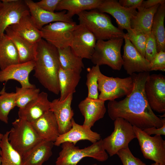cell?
I'll return each mask as SVG.
<instances>
[{"label":"cell","mask_w":165,"mask_h":165,"mask_svg":"<svg viewBox=\"0 0 165 165\" xmlns=\"http://www.w3.org/2000/svg\"><path fill=\"white\" fill-rule=\"evenodd\" d=\"M150 75L148 72L133 74L130 75L134 84L131 93L122 100L109 101L108 112L112 120L122 118L142 130L153 126L157 128L162 126L163 119L154 113L145 94V84Z\"/></svg>","instance_id":"cell-1"},{"label":"cell","mask_w":165,"mask_h":165,"mask_svg":"<svg viewBox=\"0 0 165 165\" xmlns=\"http://www.w3.org/2000/svg\"><path fill=\"white\" fill-rule=\"evenodd\" d=\"M34 61V76L48 90L59 94L60 64L57 49L42 38L37 43Z\"/></svg>","instance_id":"cell-2"},{"label":"cell","mask_w":165,"mask_h":165,"mask_svg":"<svg viewBox=\"0 0 165 165\" xmlns=\"http://www.w3.org/2000/svg\"><path fill=\"white\" fill-rule=\"evenodd\" d=\"M79 24L85 27L97 40L123 38L125 33L112 23L110 17L97 9L83 11L78 15Z\"/></svg>","instance_id":"cell-3"},{"label":"cell","mask_w":165,"mask_h":165,"mask_svg":"<svg viewBox=\"0 0 165 165\" xmlns=\"http://www.w3.org/2000/svg\"><path fill=\"white\" fill-rule=\"evenodd\" d=\"M55 162V165H77L83 158L89 157L100 162L106 161L108 154L104 149L102 139L83 148L80 149L73 144L64 142Z\"/></svg>","instance_id":"cell-4"},{"label":"cell","mask_w":165,"mask_h":165,"mask_svg":"<svg viewBox=\"0 0 165 165\" xmlns=\"http://www.w3.org/2000/svg\"><path fill=\"white\" fill-rule=\"evenodd\" d=\"M12 124L8 140L21 156L42 140L30 122L19 118Z\"/></svg>","instance_id":"cell-5"},{"label":"cell","mask_w":165,"mask_h":165,"mask_svg":"<svg viewBox=\"0 0 165 165\" xmlns=\"http://www.w3.org/2000/svg\"><path fill=\"white\" fill-rule=\"evenodd\" d=\"M123 40L120 38L97 40L91 62L95 65H106L113 70H120L123 65L121 50Z\"/></svg>","instance_id":"cell-6"},{"label":"cell","mask_w":165,"mask_h":165,"mask_svg":"<svg viewBox=\"0 0 165 165\" xmlns=\"http://www.w3.org/2000/svg\"><path fill=\"white\" fill-rule=\"evenodd\" d=\"M114 124L113 132L102 139L103 147L110 156L116 154L120 150L128 147L129 143L136 138L133 126L124 119L116 118Z\"/></svg>","instance_id":"cell-7"},{"label":"cell","mask_w":165,"mask_h":165,"mask_svg":"<svg viewBox=\"0 0 165 165\" xmlns=\"http://www.w3.org/2000/svg\"><path fill=\"white\" fill-rule=\"evenodd\" d=\"M98 98L105 101H112L127 96L132 92L134 84L130 76L121 78L106 76L101 72L98 80Z\"/></svg>","instance_id":"cell-8"},{"label":"cell","mask_w":165,"mask_h":165,"mask_svg":"<svg viewBox=\"0 0 165 165\" xmlns=\"http://www.w3.org/2000/svg\"><path fill=\"white\" fill-rule=\"evenodd\" d=\"M133 128L144 157L165 165V141L161 136H151L140 129L134 126Z\"/></svg>","instance_id":"cell-9"},{"label":"cell","mask_w":165,"mask_h":165,"mask_svg":"<svg viewBox=\"0 0 165 165\" xmlns=\"http://www.w3.org/2000/svg\"><path fill=\"white\" fill-rule=\"evenodd\" d=\"M78 25L75 22L50 23L41 30L42 38L57 49L70 46L73 32Z\"/></svg>","instance_id":"cell-10"},{"label":"cell","mask_w":165,"mask_h":165,"mask_svg":"<svg viewBox=\"0 0 165 165\" xmlns=\"http://www.w3.org/2000/svg\"><path fill=\"white\" fill-rule=\"evenodd\" d=\"M145 95L151 109L159 113L165 112V76L150 75L145 84Z\"/></svg>","instance_id":"cell-11"},{"label":"cell","mask_w":165,"mask_h":165,"mask_svg":"<svg viewBox=\"0 0 165 165\" xmlns=\"http://www.w3.org/2000/svg\"><path fill=\"white\" fill-rule=\"evenodd\" d=\"M29 13L24 0H0V36L5 34L7 28L16 23Z\"/></svg>","instance_id":"cell-12"},{"label":"cell","mask_w":165,"mask_h":165,"mask_svg":"<svg viewBox=\"0 0 165 165\" xmlns=\"http://www.w3.org/2000/svg\"><path fill=\"white\" fill-rule=\"evenodd\" d=\"M97 40L92 33L79 24L73 32L70 46L77 56L90 60Z\"/></svg>","instance_id":"cell-13"},{"label":"cell","mask_w":165,"mask_h":165,"mask_svg":"<svg viewBox=\"0 0 165 165\" xmlns=\"http://www.w3.org/2000/svg\"><path fill=\"white\" fill-rule=\"evenodd\" d=\"M97 9L112 15L116 20L118 28L122 31L131 28V20L137 13L136 8L123 7L116 0H103Z\"/></svg>","instance_id":"cell-14"},{"label":"cell","mask_w":165,"mask_h":165,"mask_svg":"<svg viewBox=\"0 0 165 165\" xmlns=\"http://www.w3.org/2000/svg\"><path fill=\"white\" fill-rule=\"evenodd\" d=\"M124 39L123 66L127 73L131 75L136 72H149L150 62L139 53L125 35Z\"/></svg>","instance_id":"cell-15"},{"label":"cell","mask_w":165,"mask_h":165,"mask_svg":"<svg viewBox=\"0 0 165 165\" xmlns=\"http://www.w3.org/2000/svg\"><path fill=\"white\" fill-rule=\"evenodd\" d=\"M24 1L32 19L40 30L45 26L54 22L61 21L71 23L74 22L72 18L68 16L65 10L51 12L42 9L31 0Z\"/></svg>","instance_id":"cell-16"},{"label":"cell","mask_w":165,"mask_h":165,"mask_svg":"<svg viewBox=\"0 0 165 165\" xmlns=\"http://www.w3.org/2000/svg\"><path fill=\"white\" fill-rule=\"evenodd\" d=\"M73 94H69L64 100L55 99L51 102L50 110L54 114L59 127L60 134L69 131L72 127V120L74 113L71 107Z\"/></svg>","instance_id":"cell-17"},{"label":"cell","mask_w":165,"mask_h":165,"mask_svg":"<svg viewBox=\"0 0 165 165\" xmlns=\"http://www.w3.org/2000/svg\"><path fill=\"white\" fill-rule=\"evenodd\" d=\"M72 127L67 132L60 134L56 141L54 145L59 146L64 142H69L75 145L81 140H88L94 143L100 140L101 135L92 130L90 128L76 123L74 119L72 120Z\"/></svg>","instance_id":"cell-18"},{"label":"cell","mask_w":165,"mask_h":165,"mask_svg":"<svg viewBox=\"0 0 165 165\" xmlns=\"http://www.w3.org/2000/svg\"><path fill=\"white\" fill-rule=\"evenodd\" d=\"M34 61L18 63L10 66L4 69L0 70V82H7L10 80L18 82L23 88L35 87L31 83L29 79L30 73L34 70Z\"/></svg>","instance_id":"cell-19"},{"label":"cell","mask_w":165,"mask_h":165,"mask_svg":"<svg viewBox=\"0 0 165 165\" xmlns=\"http://www.w3.org/2000/svg\"><path fill=\"white\" fill-rule=\"evenodd\" d=\"M51 103L48 99V94L42 92L36 98L19 109V118L32 122L50 110Z\"/></svg>","instance_id":"cell-20"},{"label":"cell","mask_w":165,"mask_h":165,"mask_svg":"<svg viewBox=\"0 0 165 165\" xmlns=\"http://www.w3.org/2000/svg\"><path fill=\"white\" fill-rule=\"evenodd\" d=\"M105 103L99 98L87 97L80 102L78 107L84 117L83 125L91 128L96 121L103 118L106 111Z\"/></svg>","instance_id":"cell-21"},{"label":"cell","mask_w":165,"mask_h":165,"mask_svg":"<svg viewBox=\"0 0 165 165\" xmlns=\"http://www.w3.org/2000/svg\"><path fill=\"white\" fill-rule=\"evenodd\" d=\"M31 123L42 140L54 143L60 134L56 119L50 110Z\"/></svg>","instance_id":"cell-22"},{"label":"cell","mask_w":165,"mask_h":165,"mask_svg":"<svg viewBox=\"0 0 165 165\" xmlns=\"http://www.w3.org/2000/svg\"><path fill=\"white\" fill-rule=\"evenodd\" d=\"M52 142L42 140L22 156L24 165H43L52 155Z\"/></svg>","instance_id":"cell-23"},{"label":"cell","mask_w":165,"mask_h":165,"mask_svg":"<svg viewBox=\"0 0 165 165\" xmlns=\"http://www.w3.org/2000/svg\"><path fill=\"white\" fill-rule=\"evenodd\" d=\"M9 27L16 33L32 43L36 44L42 38L41 31L37 27L30 13L23 15L16 23Z\"/></svg>","instance_id":"cell-24"},{"label":"cell","mask_w":165,"mask_h":165,"mask_svg":"<svg viewBox=\"0 0 165 165\" xmlns=\"http://www.w3.org/2000/svg\"><path fill=\"white\" fill-rule=\"evenodd\" d=\"M6 35L12 41L17 50L19 63L34 61L36 44H33L15 32L9 27L5 30Z\"/></svg>","instance_id":"cell-25"},{"label":"cell","mask_w":165,"mask_h":165,"mask_svg":"<svg viewBox=\"0 0 165 165\" xmlns=\"http://www.w3.org/2000/svg\"><path fill=\"white\" fill-rule=\"evenodd\" d=\"M103 0H61L56 11L67 10L68 16L72 18L75 15L86 10L97 9Z\"/></svg>","instance_id":"cell-26"},{"label":"cell","mask_w":165,"mask_h":165,"mask_svg":"<svg viewBox=\"0 0 165 165\" xmlns=\"http://www.w3.org/2000/svg\"><path fill=\"white\" fill-rule=\"evenodd\" d=\"M81 77L80 73L70 70H64L61 67L58 72L60 101L64 100L69 94L76 92Z\"/></svg>","instance_id":"cell-27"},{"label":"cell","mask_w":165,"mask_h":165,"mask_svg":"<svg viewBox=\"0 0 165 165\" xmlns=\"http://www.w3.org/2000/svg\"><path fill=\"white\" fill-rule=\"evenodd\" d=\"M19 63L18 54L12 41L5 34L0 36V69Z\"/></svg>","instance_id":"cell-28"},{"label":"cell","mask_w":165,"mask_h":165,"mask_svg":"<svg viewBox=\"0 0 165 165\" xmlns=\"http://www.w3.org/2000/svg\"><path fill=\"white\" fill-rule=\"evenodd\" d=\"M160 5L158 4L147 9L141 6L138 8L137 14L131 20V28L139 29L149 35L151 32L154 15Z\"/></svg>","instance_id":"cell-29"},{"label":"cell","mask_w":165,"mask_h":165,"mask_svg":"<svg viewBox=\"0 0 165 165\" xmlns=\"http://www.w3.org/2000/svg\"><path fill=\"white\" fill-rule=\"evenodd\" d=\"M165 3L160 5L155 13L153 20L151 32L156 42L157 52L165 51Z\"/></svg>","instance_id":"cell-30"},{"label":"cell","mask_w":165,"mask_h":165,"mask_svg":"<svg viewBox=\"0 0 165 165\" xmlns=\"http://www.w3.org/2000/svg\"><path fill=\"white\" fill-rule=\"evenodd\" d=\"M57 50L60 67L64 70H70L81 73L84 67L83 59L77 56L70 46Z\"/></svg>","instance_id":"cell-31"},{"label":"cell","mask_w":165,"mask_h":165,"mask_svg":"<svg viewBox=\"0 0 165 165\" xmlns=\"http://www.w3.org/2000/svg\"><path fill=\"white\" fill-rule=\"evenodd\" d=\"M9 131H7L2 140L0 156L1 165H24L22 156L10 145L8 137Z\"/></svg>","instance_id":"cell-32"},{"label":"cell","mask_w":165,"mask_h":165,"mask_svg":"<svg viewBox=\"0 0 165 165\" xmlns=\"http://www.w3.org/2000/svg\"><path fill=\"white\" fill-rule=\"evenodd\" d=\"M15 106V93L7 92L4 86L0 91V120L8 123L9 113Z\"/></svg>","instance_id":"cell-33"},{"label":"cell","mask_w":165,"mask_h":165,"mask_svg":"<svg viewBox=\"0 0 165 165\" xmlns=\"http://www.w3.org/2000/svg\"><path fill=\"white\" fill-rule=\"evenodd\" d=\"M87 70L88 73L86 84L88 90L87 97L97 99L99 95L98 80L99 75L101 72L99 66L95 65L91 68H87Z\"/></svg>","instance_id":"cell-34"},{"label":"cell","mask_w":165,"mask_h":165,"mask_svg":"<svg viewBox=\"0 0 165 165\" xmlns=\"http://www.w3.org/2000/svg\"><path fill=\"white\" fill-rule=\"evenodd\" d=\"M40 89L36 87L31 88L16 87L15 101L16 106L21 108L36 98L40 93Z\"/></svg>","instance_id":"cell-35"},{"label":"cell","mask_w":165,"mask_h":165,"mask_svg":"<svg viewBox=\"0 0 165 165\" xmlns=\"http://www.w3.org/2000/svg\"><path fill=\"white\" fill-rule=\"evenodd\" d=\"M148 35L137 28H131L125 34L133 45L144 57L145 45Z\"/></svg>","instance_id":"cell-36"},{"label":"cell","mask_w":165,"mask_h":165,"mask_svg":"<svg viewBox=\"0 0 165 165\" xmlns=\"http://www.w3.org/2000/svg\"><path fill=\"white\" fill-rule=\"evenodd\" d=\"M116 155L119 158L123 165H147L138 158L135 157L129 147L120 150Z\"/></svg>","instance_id":"cell-37"},{"label":"cell","mask_w":165,"mask_h":165,"mask_svg":"<svg viewBox=\"0 0 165 165\" xmlns=\"http://www.w3.org/2000/svg\"><path fill=\"white\" fill-rule=\"evenodd\" d=\"M157 53L156 40L151 31L148 36L146 44L145 58L150 62L153 60Z\"/></svg>","instance_id":"cell-38"},{"label":"cell","mask_w":165,"mask_h":165,"mask_svg":"<svg viewBox=\"0 0 165 165\" xmlns=\"http://www.w3.org/2000/svg\"><path fill=\"white\" fill-rule=\"evenodd\" d=\"M165 71V51L158 52L153 60L150 62V71Z\"/></svg>","instance_id":"cell-39"},{"label":"cell","mask_w":165,"mask_h":165,"mask_svg":"<svg viewBox=\"0 0 165 165\" xmlns=\"http://www.w3.org/2000/svg\"><path fill=\"white\" fill-rule=\"evenodd\" d=\"M61 0H42L36 2L42 9L51 12H54Z\"/></svg>","instance_id":"cell-40"},{"label":"cell","mask_w":165,"mask_h":165,"mask_svg":"<svg viewBox=\"0 0 165 165\" xmlns=\"http://www.w3.org/2000/svg\"><path fill=\"white\" fill-rule=\"evenodd\" d=\"M145 133L149 135L152 134L158 135H165V119L163 118V125L159 128L155 127L147 128L143 130Z\"/></svg>","instance_id":"cell-41"},{"label":"cell","mask_w":165,"mask_h":165,"mask_svg":"<svg viewBox=\"0 0 165 165\" xmlns=\"http://www.w3.org/2000/svg\"><path fill=\"white\" fill-rule=\"evenodd\" d=\"M143 0H119L118 2L122 6L127 8H135L141 6Z\"/></svg>","instance_id":"cell-42"},{"label":"cell","mask_w":165,"mask_h":165,"mask_svg":"<svg viewBox=\"0 0 165 165\" xmlns=\"http://www.w3.org/2000/svg\"><path fill=\"white\" fill-rule=\"evenodd\" d=\"M165 3V0H143L141 6L145 9L151 8L158 5H162Z\"/></svg>","instance_id":"cell-43"},{"label":"cell","mask_w":165,"mask_h":165,"mask_svg":"<svg viewBox=\"0 0 165 165\" xmlns=\"http://www.w3.org/2000/svg\"><path fill=\"white\" fill-rule=\"evenodd\" d=\"M3 135H4V134H3L2 133H0V154L1 151V143L2 140V139Z\"/></svg>","instance_id":"cell-44"},{"label":"cell","mask_w":165,"mask_h":165,"mask_svg":"<svg viewBox=\"0 0 165 165\" xmlns=\"http://www.w3.org/2000/svg\"><path fill=\"white\" fill-rule=\"evenodd\" d=\"M151 165H163V164H159L158 163H152L151 164Z\"/></svg>","instance_id":"cell-45"},{"label":"cell","mask_w":165,"mask_h":165,"mask_svg":"<svg viewBox=\"0 0 165 165\" xmlns=\"http://www.w3.org/2000/svg\"><path fill=\"white\" fill-rule=\"evenodd\" d=\"M0 165H1V159L0 156Z\"/></svg>","instance_id":"cell-46"},{"label":"cell","mask_w":165,"mask_h":165,"mask_svg":"<svg viewBox=\"0 0 165 165\" xmlns=\"http://www.w3.org/2000/svg\"><path fill=\"white\" fill-rule=\"evenodd\" d=\"M91 165H97V164L96 163H94V164H93Z\"/></svg>","instance_id":"cell-47"}]
</instances>
